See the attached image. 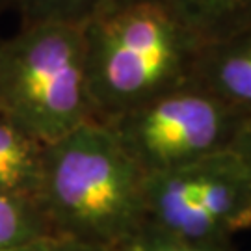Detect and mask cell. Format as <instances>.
<instances>
[{"instance_id": "obj_1", "label": "cell", "mask_w": 251, "mask_h": 251, "mask_svg": "<svg viewBox=\"0 0 251 251\" xmlns=\"http://www.w3.org/2000/svg\"><path fill=\"white\" fill-rule=\"evenodd\" d=\"M80 30L99 123L188 84L203 45L168 0H106Z\"/></svg>"}, {"instance_id": "obj_2", "label": "cell", "mask_w": 251, "mask_h": 251, "mask_svg": "<svg viewBox=\"0 0 251 251\" xmlns=\"http://www.w3.org/2000/svg\"><path fill=\"white\" fill-rule=\"evenodd\" d=\"M145 173L104 123L47 144L36 203L52 236L116 251L144 229Z\"/></svg>"}, {"instance_id": "obj_3", "label": "cell", "mask_w": 251, "mask_h": 251, "mask_svg": "<svg viewBox=\"0 0 251 251\" xmlns=\"http://www.w3.org/2000/svg\"><path fill=\"white\" fill-rule=\"evenodd\" d=\"M0 114L43 144L97 121L80 26L19 25L0 36Z\"/></svg>"}, {"instance_id": "obj_4", "label": "cell", "mask_w": 251, "mask_h": 251, "mask_svg": "<svg viewBox=\"0 0 251 251\" xmlns=\"http://www.w3.org/2000/svg\"><path fill=\"white\" fill-rule=\"evenodd\" d=\"M144 227L194 244H233L251 229V177L233 151L145 175Z\"/></svg>"}, {"instance_id": "obj_5", "label": "cell", "mask_w": 251, "mask_h": 251, "mask_svg": "<svg viewBox=\"0 0 251 251\" xmlns=\"http://www.w3.org/2000/svg\"><path fill=\"white\" fill-rule=\"evenodd\" d=\"M248 117L188 82L104 125L136 166L151 175L231 151Z\"/></svg>"}, {"instance_id": "obj_6", "label": "cell", "mask_w": 251, "mask_h": 251, "mask_svg": "<svg viewBox=\"0 0 251 251\" xmlns=\"http://www.w3.org/2000/svg\"><path fill=\"white\" fill-rule=\"evenodd\" d=\"M190 82L251 116V28L201 45Z\"/></svg>"}, {"instance_id": "obj_7", "label": "cell", "mask_w": 251, "mask_h": 251, "mask_svg": "<svg viewBox=\"0 0 251 251\" xmlns=\"http://www.w3.org/2000/svg\"><path fill=\"white\" fill-rule=\"evenodd\" d=\"M47 144L0 114V192L36 201Z\"/></svg>"}, {"instance_id": "obj_8", "label": "cell", "mask_w": 251, "mask_h": 251, "mask_svg": "<svg viewBox=\"0 0 251 251\" xmlns=\"http://www.w3.org/2000/svg\"><path fill=\"white\" fill-rule=\"evenodd\" d=\"M199 41L212 43L251 28V0H168Z\"/></svg>"}, {"instance_id": "obj_9", "label": "cell", "mask_w": 251, "mask_h": 251, "mask_svg": "<svg viewBox=\"0 0 251 251\" xmlns=\"http://www.w3.org/2000/svg\"><path fill=\"white\" fill-rule=\"evenodd\" d=\"M52 236L36 201L0 192V251Z\"/></svg>"}, {"instance_id": "obj_10", "label": "cell", "mask_w": 251, "mask_h": 251, "mask_svg": "<svg viewBox=\"0 0 251 251\" xmlns=\"http://www.w3.org/2000/svg\"><path fill=\"white\" fill-rule=\"evenodd\" d=\"M106 0H0V8L13 11L19 25L65 23L80 26Z\"/></svg>"}, {"instance_id": "obj_11", "label": "cell", "mask_w": 251, "mask_h": 251, "mask_svg": "<svg viewBox=\"0 0 251 251\" xmlns=\"http://www.w3.org/2000/svg\"><path fill=\"white\" fill-rule=\"evenodd\" d=\"M116 251H236L234 244H194L144 227Z\"/></svg>"}, {"instance_id": "obj_12", "label": "cell", "mask_w": 251, "mask_h": 251, "mask_svg": "<svg viewBox=\"0 0 251 251\" xmlns=\"http://www.w3.org/2000/svg\"><path fill=\"white\" fill-rule=\"evenodd\" d=\"M9 251H97L80 246L71 240H65V238H58V236H45V238H39L25 246H19Z\"/></svg>"}, {"instance_id": "obj_13", "label": "cell", "mask_w": 251, "mask_h": 251, "mask_svg": "<svg viewBox=\"0 0 251 251\" xmlns=\"http://www.w3.org/2000/svg\"><path fill=\"white\" fill-rule=\"evenodd\" d=\"M231 151L238 156V160L242 162L246 171L250 173L251 177V116L246 119V123L242 125L240 132L234 138L233 145H231Z\"/></svg>"}, {"instance_id": "obj_14", "label": "cell", "mask_w": 251, "mask_h": 251, "mask_svg": "<svg viewBox=\"0 0 251 251\" xmlns=\"http://www.w3.org/2000/svg\"><path fill=\"white\" fill-rule=\"evenodd\" d=\"M2 15H4V9L0 8V17H2Z\"/></svg>"}]
</instances>
